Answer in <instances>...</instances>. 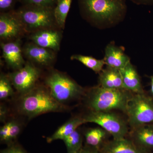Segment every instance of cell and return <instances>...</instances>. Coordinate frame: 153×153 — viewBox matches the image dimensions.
<instances>
[{
    "label": "cell",
    "mask_w": 153,
    "mask_h": 153,
    "mask_svg": "<svg viewBox=\"0 0 153 153\" xmlns=\"http://www.w3.org/2000/svg\"><path fill=\"white\" fill-rule=\"evenodd\" d=\"M78 2L82 18L100 29L119 24L127 10L126 0H78Z\"/></svg>",
    "instance_id": "cell-1"
},
{
    "label": "cell",
    "mask_w": 153,
    "mask_h": 153,
    "mask_svg": "<svg viewBox=\"0 0 153 153\" xmlns=\"http://www.w3.org/2000/svg\"><path fill=\"white\" fill-rule=\"evenodd\" d=\"M133 94L124 89H107L99 85L86 92V104L91 111L119 110L126 114L129 102Z\"/></svg>",
    "instance_id": "cell-2"
},
{
    "label": "cell",
    "mask_w": 153,
    "mask_h": 153,
    "mask_svg": "<svg viewBox=\"0 0 153 153\" xmlns=\"http://www.w3.org/2000/svg\"><path fill=\"white\" fill-rule=\"evenodd\" d=\"M63 105L52 97L49 91L43 87H36L22 95L18 104L19 112L29 118L50 112L63 110Z\"/></svg>",
    "instance_id": "cell-3"
},
{
    "label": "cell",
    "mask_w": 153,
    "mask_h": 153,
    "mask_svg": "<svg viewBox=\"0 0 153 153\" xmlns=\"http://www.w3.org/2000/svg\"><path fill=\"white\" fill-rule=\"evenodd\" d=\"M55 7L23 5L16 13L25 32L33 33L58 27L54 17Z\"/></svg>",
    "instance_id": "cell-4"
},
{
    "label": "cell",
    "mask_w": 153,
    "mask_h": 153,
    "mask_svg": "<svg viewBox=\"0 0 153 153\" xmlns=\"http://www.w3.org/2000/svg\"><path fill=\"white\" fill-rule=\"evenodd\" d=\"M45 83L52 97L63 105L80 98L86 93L83 88L60 71H52L46 78Z\"/></svg>",
    "instance_id": "cell-5"
},
{
    "label": "cell",
    "mask_w": 153,
    "mask_h": 153,
    "mask_svg": "<svg viewBox=\"0 0 153 153\" xmlns=\"http://www.w3.org/2000/svg\"><path fill=\"white\" fill-rule=\"evenodd\" d=\"M126 114L131 129L153 125V98L146 92L134 94L129 102Z\"/></svg>",
    "instance_id": "cell-6"
},
{
    "label": "cell",
    "mask_w": 153,
    "mask_h": 153,
    "mask_svg": "<svg viewBox=\"0 0 153 153\" xmlns=\"http://www.w3.org/2000/svg\"><path fill=\"white\" fill-rule=\"evenodd\" d=\"M86 123L98 125L113 137L114 139L126 138L128 134L127 123L116 113L110 111H91L82 117Z\"/></svg>",
    "instance_id": "cell-7"
},
{
    "label": "cell",
    "mask_w": 153,
    "mask_h": 153,
    "mask_svg": "<svg viewBox=\"0 0 153 153\" xmlns=\"http://www.w3.org/2000/svg\"><path fill=\"white\" fill-rule=\"evenodd\" d=\"M41 74L40 69L31 62H27L19 70L8 74L12 85L21 95L32 91L36 87V84Z\"/></svg>",
    "instance_id": "cell-8"
},
{
    "label": "cell",
    "mask_w": 153,
    "mask_h": 153,
    "mask_svg": "<svg viewBox=\"0 0 153 153\" xmlns=\"http://www.w3.org/2000/svg\"><path fill=\"white\" fill-rule=\"evenodd\" d=\"M25 31L16 11L1 13L0 38L3 41H14L20 38Z\"/></svg>",
    "instance_id": "cell-9"
},
{
    "label": "cell",
    "mask_w": 153,
    "mask_h": 153,
    "mask_svg": "<svg viewBox=\"0 0 153 153\" xmlns=\"http://www.w3.org/2000/svg\"><path fill=\"white\" fill-rule=\"evenodd\" d=\"M22 50L23 55L31 63L41 66H50L56 57L55 51L38 46L32 42L25 44Z\"/></svg>",
    "instance_id": "cell-10"
},
{
    "label": "cell",
    "mask_w": 153,
    "mask_h": 153,
    "mask_svg": "<svg viewBox=\"0 0 153 153\" xmlns=\"http://www.w3.org/2000/svg\"><path fill=\"white\" fill-rule=\"evenodd\" d=\"M3 58L7 65L15 70L22 68L26 64L23 55L20 38L14 41L1 42Z\"/></svg>",
    "instance_id": "cell-11"
},
{
    "label": "cell",
    "mask_w": 153,
    "mask_h": 153,
    "mask_svg": "<svg viewBox=\"0 0 153 153\" xmlns=\"http://www.w3.org/2000/svg\"><path fill=\"white\" fill-rule=\"evenodd\" d=\"M30 38L38 46L56 52L60 49L62 34L56 28L45 29L32 33Z\"/></svg>",
    "instance_id": "cell-12"
},
{
    "label": "cell",
    "mask_w": 153,
    "mask_h": 153,
    "mask_svg": "<svg viewBox=\"0 0 153 153\" xmlns=\"http://www.w3.org/2000/svg\"><path fill=\"white\" fill-rule=\"evenodd\" d=\"M130 137L142 151L148 153L153 151V125H145L131 129Z\"/></svg>",
    "instance_id": "cell-13"
},
{
    "label": "cell",
    "mask_w": 153,
    "mask_h": 153,
    "mask_svg": "<svg viewBox=\"0 0 153 153\" xmlns=\"http://www.w3.org/2000/svg\"><path fill=\"white\" fill-rule=\"evenodd\" d=\"M103 59L107 66L119 70L123 68L130 62L129 57L122 48L112 43H110L105 47Z\"/></svg>",
    "instance_id": "cell-14"
},
{
    "label": "cell",
    "mask_w": 153,
    "mask_h": 153,
    "mask_svg": "<svg viewBox=\"0 0 153 153\" xmlns=\"http://www.w3.org/2000/svg\"><path fill=\"white\" fill-rule=\"evenodd\" d=\"M120 70L123 88L133 94H141L145 91L136 68L131 62Z\"/></svg>",
    "instance_id": "cell-15"
},
{
    "label": "cell",
    "mask_w": 153,
    "mask_h": 153,
    "mask_svg": "<svg viewBox=\"0 0 153 153\" xmlns=\"http://www.w3.org/2000/svg\"><path fill=\"white\" fill-rule=\"evenodd\" d=\"M100 153H148L137 147L130 139L108 140L99 150Z\"/></svg>",
    "instance_id": "cell-16"
},
{
    "label": "cell",
    "mask_w": 153,
    "mask_h": 153,
    "mask_svg": "<svg viewBox=\"0 0 153 153\" xmlns=\"http://www.w3.org/2000/svg\"><path fill=\"white\" fill-rule=\"evenodd\" d=\"M99 76V86L111 89H124L120 70L107 66Z\"/></svg>",
    "instance_id": "cell-17"
},
{
    "label": "cell",
    "mask_w": 153,
    "mask_h": 153,
    "mask_svg": "<svg viewBox=\"0 0 153 153\" xmlns=\"http://www.w3.org/2000/svg\"><path fill=\"white\" fill-rule=\"evenodd\" d=\"M85 123L82 117H75L60 126L52 136L47 138V142L51 143L57 140H63L66 137L75 131L79 126Z\"/></svg>",
    "instance_id": "cell-18"
},
{
    "label": "cell",
    "mask_w": 153,
    "mask_h": 153,
    "mask_svg": "<svg viewBox=\"0 0 153 153\" xmlns=\"http://www.w3.org/2000/svg\"><path fill=\"white\" fill-rule=\"evenodd\" d=\"M110 134L101 127L88 129L84 133L85 145L100 150L108 140Z\"/></svg>",
    "instance_id": "cell-19"
},
{
    "label": "cell",
    "mask_w": 153,
    "mask_h": 153,
    "mask_svg": "<svg viewBox=\"0 0 153 153\" xmlns=\"http://www.w3.org/2000/svg\"><path fill=\"white\" fill-rule=\"evenodd\" d=\"M72 0H57L54 8V17L57 27L63 29L70 10Z\"/></svg>",
    "instance_id": "cell-20"
},
{
    "label": "cell",
    "mask_w": 153,
    "mask_h": 153,
    "mask_svg": "<svg viewBox=\"0 0 153 153\" xmlns=\"http://www.w3.org/2000/svg\"><path fill=\"white\" fill-rule=\"evenodd\" d=\"M71 60H76L93 70L96 73L100 74L103 70L105 63L103 59L98 60L91 56L81 55H73L71 56Z\"/></svg>",
    "instance_id": "cell-21"
},
{
    "label": "cell",
    "mask_w": 153,
    "mask_h": 153,
    "mask_svg": "<svg viewBox=\"0 0 153 153\" xmlns=\"http://www.w3.org/2000/svg\"><path fill=\"white\" fill-rule=\"evenodd\" d=\"M68 153L81 150L83 146V136L78 128L63 140Z\"/></svg>",
    "instance_id": "cell-22"
},
{
    "label": "cell",
    "mask_w": 153,
    "mask_h": 153,
    "mask_svg": "<svg viewBox=\"0 0 153 153\" xmlns=\"http://www.w3.org/2000/svg\"><path fill=\"white\" fill-rule=\"evenodd\" d=\"M12 83L8 75L1 73L0 75V99L5 100L13 96L14 91Z\"/></svg>",
    "instance_id": "cell-23"
},
{
    "label": "cell",
    "mask_w": 153,
    "mask_h": 153,
    "mask_svg": "<svg viewBox=\"0 0 153 153\" xmlns=\"http://www.w3.org/2000/svg\"><path fill=\"white\" fill-rule=\"evenodd\" d=\"M21 126L19 123L16 121H11L10 127L9 129L6 144L8 146L13 143L16 142V140L21 132Z\"/></svg>",
    "instance_id": "cell-24"
},
{
    "label": "cell",
    "mask_w": 153,
    "mask_h": 153,
    "mask_svg": "<svg viewBox=\"0 0 153 153\" xmlns=\"http://www.w3.org/2000/svg\"><path fill=\"white\" fill-rule=\"evenodd\" d=\"M23 5L55 7L57 0H20Z\"/></svg>",
    "instance_id": "cell-25"
},
{
    "label": "cell",
    "mask_w": 153,
    "mask_h": 153,
    "mask_svg": "<svg viewBox=\"0 0 153 153\" xmlns=\"http://www.w3.org/2000/svg\"><path fill=\"white\" fill-rule=\"evenodd\" d=\"M0 153H29L23 147L16 142L13 143L7 146L4 149L1 150Z\"/></svg>",
    "instance_id": "cell-26"
},
{
    "label": "cell",
    "mask_w": 153,
    "mask_h": 153,
    "mask_svg": "<svg viewBox=\"0 0 153 153\" xmlns=\"http://www.w3.org/2000/svg\"><path fill=\"white\" fill-rule=\"evenodd\" d=\"M18 0H0L1 13L14 10V8Z\"/></svg>",
    "instance_id": "cell-27"
},
{
    "label": "cell",
    "mask_w": 153,
    "mask_h": 153,
    "mask_svg": "<svg viewBox=\"0 0 153 153\" xmlns=\"http://www.w3.org/2000/svg\"><path fill=\"white\" fill-rule=\"evenodd\" d=\"M80 153H100V152L98 149L85 145L82 147Z\"/></svg>",
    "instance_id": "cell-28"
},
{
    "label": "cell",
    "mask_w": 153,
    "mask_h": 153,
    "mask_svg": "<svg viewBox=\"0 0 153 153\" xmlns=\"http://www.w3.org/2000/svg\"><path fill=\"white\" fill-rule=\"evenodd\" d=\"M137 5H153V0H130Z\"/></svg>",
    "instance_id": "cell-29"
},
{
    "label": "cell",
    "mask_w": 153,
    "mask_h": 153,
    "mask_svg": "<svg viewBox=\"0 0 153 153\" xmlns=\"http://www.w3.org/2000/svg\"><path fill=\"white\" fill-rule=\"evenodd\" d=\"M0 118H1V121H3L5 119L6 116H7V108L5 107L3 105H1V109H0Z\"/></svg>",
    "instance_id": "cell-30"
},
{
    "label": "cell",
    "mask_w": 153,
    "mask_h": 153,
    "mask_svg": "<svg viewBox=\"0 0 153 153\" xmlns=\"http://www.w3.org/2000/svg\"><path fill=\"white\" fill-rule=\"evenodd\" d=\"M150 89L149 94L153 98V75L150 77Z\"/></svg>",
    "instance_id": "cell-31"
},
{
    "label": "cell",
    "mask_w": 153,
    "mask_h": 153,
    "mask_svg": "<svg viewBox=\"0 0 153 153\" xmlns=\"http://www.w3.org/2000/svg\"><path fill=\"white\" fill-rule=\"evenodd\" d=\"M80 151H81V150H80ZM80 151H79V152H70V153H80Z\"/></svg>",
    "instance_id": "cell-32"
}]
</instances>
